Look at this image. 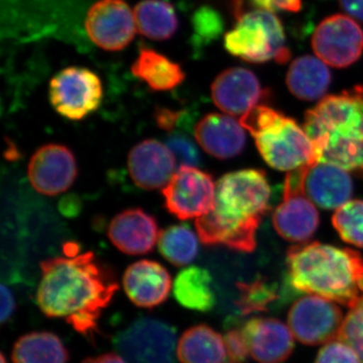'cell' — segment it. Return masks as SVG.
I'll return each instance as SVG.
<instances>
[{"label":"cell","instance_id":"obj_1","mask_svg":"<svg viewBox=\"0 0 363 363\" xmlns=\"http://www.w3.org/2000/svg\"><path fill=\"white\" fill-rule=\"evenodd\" d=\"M40 269L37 301L42 312L65 319L85 337H94L102 311L119 289L111 272L94 253H78L73 243L65 245L64 257L40 262Z\"/></svg>","mask_w":363,"mask_h":363},{"label":"cell","instance_id":"obj_2","mask_svg":"<svg viewBox=\"0 0 363 363\" xmlns=\"http://www.w3.org/2000/svg\"><path fill=\"white\" fill-rule=\"evenodd\" d=\"M269 199L271 187L264 171L240 169L221 177L216 184L214 209L196 219L200 240L206 245L253 252Z\"/></svg>","mask_w":363,"mask_h":363},{"label":"cell","instance_id":"obj_3","mask_svg":"<svg viewBox=\"0 0 363 363\" xmlns=\"http://www.w3.org/2000/svg\"><path fill=\"white\" fill-rule=\"evenodd\" d=\"M289 283L301 293L352 307L363 296V257L350 248L300 243L286 253Z\"/></svg>","mask_w":363,"mask_h":363},{"label":"cell","instance_id":"obj_4","mask_svg":"<svg viewBox=\"0 0 363 363\" xmlns=\"http://www.w3.org/2000/svg\"><path fill=\"white\" fill-rule=\"evenodd\" d=\"M303 128L318 162L363 174V86L323 98L306 112Z\"/></svg>","mask_w":363,"mask_h":363},{"label":"cell","instance_id":"obj_5","mask_svg":"<svg viewBox=\"0 0 363 363\" xmlns=\"http://www.w3.org/2000/svg\"><path fill=\"white\" fill-rule=\"evenodd\" d=\"M250 131L257 150L272 168L294 171L316 164L314 143L296 121L260 104L240 118Z\"/></svg>","mask_w":363,"mask_h":363},{"label":"cell","instance_id":"obj_6","mask_svg":"<svg viewBox=\"0 0 363 363\" xmlns=\"http://www.w3.org/2000/svg\"><path fill=\"white\" fill-rule=\"evenodd\" d=\"M236 20L235 26L224 37V47L229 54L248 63L290 61L285 30L274 13L255 9L241 13Z\"/></svg>","mask_w":363,"mask_h":363},{"label":"cell","instance_id":"obj_7","mask_svg":"<svg viewBox=\"0 0 363 363\" xmlns=\"http://www.w3.org/2000/svg\"><path fill=\"white\" fill-rule=\"evenodd\" d=\"M49 97L60 116L70 121H82L99 108L104 99V86L89 69L67 67L52 78Z\"/></svg>","mask_w":363,"mask_h":363},{"label":"cell","instance_id":"obj_8","mask_svg":"<svg viewBox=\"0 0 363 363\" xmlns=\"http://www.w3.org/2000/svg\"><path fill=\"white\" fill-rule=\"evenodd\" d=\"M114 346L126 363H175L176 330L154 318H142L121 331Z\"/></svg>","mask_w":363,"mask_h":363},{"label":"cell","instance_id":"obj_9","mask_svg":"<svg viewBox=\"0 0 363 363\" xmlns=\"http://www.w3.org/2000/svg\"><path fill=\"white\" fill-rule=\"evenodd\" d=\"M308 167L289 172L284 186L283 202L272 216L277 233L290 242L305 243L319 226V213L305 191Z\"/></svg>","mask_w":363,"mask_h":363},{"label":"cell","instance_id":"obj_10","mask_svg":"<svg viewBox=\"0 0 363 363\" xmlns=\"http://www.w3.org/2000/svg\"><path fill=\"white\" fill-rule=\"evenodd\" d=\"M216 185L206 172L181 166L162 189L164 207L181 220L199 218L215 206Z\"/></svg>","mask_w":363,"mask_h":363},{"label":"cell","instance_id":"obj_11","mask_svg":"<svg viewBox=\"0 0 363 363\" xmlns=\"http://www.w3.org/2000/svg\"><path fill=\"white\" fill-rule=\"evenodd\" d=\"M313 51L318 58L334 68H347L363 54V28L344 14L324 18L312 37Z\"/></svg>","mask_w":363,"mask_h":363},{"label":"cell","instance_id":"obj_12","mask_svg":"<svg viewBox=\"0 0 363 363\" xmlns=\"http://www.w3.org/2000/svg\"><path fill=\"white\" fill-rule=\"evenodd\" d=\"M343 321L342 311L335 303L315 295L296 301L288 316L294 337L311 346L337 339Z\"/></svg>","mask_w":363,"mask_h":363},{"label":"cell","instance_id":"obj_13","mask_svg":"<svg viewBox=\"0 0 363 363\" xmlns=\"http://www.w3.org/2000/svg\"><path fill=\"white\" fill-rule=\"evenodd\" d=\"M135 13L124 0H99L88 11L85 30L100 49L117 52L125 49L135 35Z\"/></svg>","mask_w":363,"mask_h":363},{"label":"cell","instance_id":"obj_14","mask_svg":"<svg viewBox=\"0 0 363 363\" xmlns=\"http://www.w3.org/2000/svg\"><path fill=\"white\" fill-rule=\"evenodd\" d=\"M77 172L73 152L58 143L43 145L28 162V180L37 192L44 195L65 192L77 178Z\"/></svg>","mask_w":363,"mask_h":363},{"label":"cell","instance_id":"obj_15","mask_svg":"<svg viewBox=\"0 0 363 363\" xmlns=\"http://www.w3.org/2000/svg\"><path fill=\"white\" fill-rule=\"evenodd\" d=\"M211 95L220 111L240 118L271 96L252 71L240 67L219 74L212 83Z\"/></svg>","mask_w":363,"mask_h":363},{"label":"cell","instance_id":"obj_16","mask_svg":"<svg viewBox=\"0 0 363 363\" xmlns=\"http://www.w3.org/2000/svg\"><path fill=\"white\" fill-rule=\"evenodd\" d=\"M176 159L167 145L145 140L131 149L128 171L136 186L145 190L166 187L175 174Z\"/></svg>","mask_w":363,"mask_h":363},{"label":"cell","instance_id":"obj_17","mask_svg":"<svg viewBox=\"0 0 363 363\" xmlns=\"http://www.w3.org/2000/svg\"><path fill=\"white\" fill-rule=\"evenodd\" d=\"M252 357L259 363H283L292 355L290 328L274 318H252L241 328Z\"/></svg>","mask_w":363,"mask_h":363},{"label":"cell","instance_id":"obj_18","mask_svg":"<svg viewBox=\"0 0 363 363\" xmlns=\"http://www.w3.org/2000/svg\"><path fill=\"white\" fill-rule=\"evenodd\" d=\"M123 288L133 304L150 309L168 298L172 279L169 272L159 262L140 260L124 272Z\"/></svg>","mask_w":363,"mask_h":363},{"label":"cell","instance_id":"obj_19","mask_svg":"<svg viewBox=\"0 0 363 363\" xmlns=\"http://www.w3.org/2000/svg\"><path fill=\"white\" fill-rule=\"evenodd\" d=\"M108 236L121 252L131 255L152 252L159 240L156 219L140 208L121 212L109 224Z\"/></svg>","mask_w":363,"mask_h":363},{"label":"cell","instance_id":"obj_20","mask_svg":"<svg viewBox=\"0 0 363 363\" xmlns=\"http://www.w3.org/2000/svg\"><path fill=\"white\" fill-rule=\"evenodd\" d=\"M195 138L202 149L217 159L238 156L245 147V128L231 116L210 113L195 126Z\"/></svg>","mask_w":363,"mask_h":363},{"label":"cell","instance_id":"obj_21","mask_svg":"<svg viewBox=\"0 0 363 363\" xmlns=\"http://www.w3.org/2000/svg\"><path fill=\"white\" fill-rule=\"evenodd\" d=\"M305 191L320 208L338 209L352 196L353 183L346 169L328 162H316L308 167Z\"/></svg>","mask_w":363,"mask_h":363},{"label":"cell","instance_id":"obj_22","mask_svg":"<svg viewBox=\"0 0 363 363\" xmlns=\"http://www.w3.org/2000/svg\"><path fill=\"white\" fill-rule=\"evenodd\" d=\"M331 81V72L324 62L312 56L294 60L286 77V86L294 96L308 101L323 97Z\"/></svg>","mask_w":363,"mask_h":363},{"label":"cell","instance_id":"obj_23","mask_svg":"<svg viewBox=\"0 0 363 363\" xmlns=\"http://www.w3.org/2000/svg\"><path fill=\"white\" fill-rule=\"evenodd\" d=\"M177 357L181 363H223L227 357L225 344L211 327L196 325L182 334Z\"/></svg>","mask_w":363,"mask_h":363},{"label":"cell","instance_id":"obj_24","mask_svg":"<svg viewBox=\"0 0 363 363\" xmlns=\"http://www.w3.org/2000/svg\"><path fill=\"white\" fill-rule=\"evenodd\" d=\"M131 73L155 91L175 89L186 78L178 63L150 48L140 50L131 66Z\"/></svg>","mask_w":363,"mask_h":363},{"label":"cell","instance_id":"obj_25","mask_svg":"<svg viewBox=\"0 0 363 363\" xmlns=\"http://www.w3.org/2000/svg\"><path fill=\"white\" fill-rule=\"evenodd\" d=\"M173 291L176 300L187 309L208 312L216 304L211 276L202 267H189L179 272Z\"/></svg>","mask_w":363,"mask_h":363},{"label":"cell","instance_id":"obj_26","mask_svg":"<svg viewBox=\"0 0 363 363\" xmlns=\"http://www.w3.org/2000/svg\"><path fill=\"white\" fill-rule=\"evenodd\" d=\"M133 13L138 32L150 40L171 39L178 30V16L167 0H143Z\"/></svg>","mask_w":363,"mask_h":363},{"label":"cell","instance_id":"obj_27","mask_svg":"<svg viewBox=\"0 0 363 363\" xmlns=\"http://www.w3.org/2000/svg\"><path fill=\"white\" fill-rule=\"evenodd\" d=\"M68 350L61 339L50 332H32L13 346V363H67Z\"/></svg>","mask_w":363,"mask_h":363},{"label":"cell","instance_id":"obj_28","mask_svg":"<svg viewBox=\"0 0 363 363\" xmlns=\"http://www.w3.org/2000/svg\"><path fill=\"white\" fill-rule=\"evenodd\" d=\"M157 247L162 257L176 267L187 266L199 250L197 238L187 225H173L162 230Z\"/></svg>","mask_w":363,"mask_h":363},{"label":"cell","instance_id":"obj_29","mask_svg":"<svg viewBox=\"0 0 363 363\" xmlns=\"http://www.w3.org/2000/svg\"><path fill=\"white\" fill-rule=\"evenodd\" d=\"M238 298L235 302L241 314L267 312L269 306L278 298V290L274 283L257 278L248 283H238Z\"/></svg>","mask_w":363,"mask_h":363},{"label":"cell","instance_id":"obj_30","mask_svg":"<svg viewBox=\"0 0 363 363\" xmlns=\"http://www.w3.org/2000/svg\"><path fill=\"white\" fill-rule=\"evenodd\" d=\"M332 224L341 240L357 247H363V201L353 200L336 210Z\"/></svg>","mask_w":363,"mask_h":363},{"label":"cell","instance_id":"obj_31","mask_svg":"<svg viewBox=\"0 0 363 363\" xmlns=\"http://www.w3.org/2000/svg\"><path fill=\"white\" fill-rule=\"evenodd\" d=\"M194 40L200 45L210 44L220 37L224 30V21L216 9L202 6L193 14Z\"/></svg>","mask_w":363,"mask_h":363},{"label":"cell","instance_id":"obj_32","mask_svg":"<svg viewBox=\"0 0 363 363\" xmlns=\"http://www.w3.org/2000/svg\"><path fill=\"white\" fill-rule=\"evenodd\" d=\"M337 339L357 351L363 362V296L350 308Z\"/></svg>","mask_w":363,"mask_h":363},{"label":"cell","instance_id":"obj_33","mask_svg":"<svg viewBox=\"0 0 363 363\" xmlns=\"http://www.w3.org/2000/svg\"><path fill=\"white\" fill-rule=\"evenodd\" d=\"M166 145L173 152L180 167H196L200 164L199 150L188 136L174 133L167 140Z\"/></svg>","mask_w":363,"mask_h":363},{"label":"cell","instance_id":"obj_34","mask_svg":"<svg viewBox=\"0 0 363 363\" xmlns=\"http://www.w3.org/2000/svg\"><path fill=\"white\" fill-rule=\"evenodd\" d=\"M315 363H363L362 358L348 344L332 340L318 352Z\"/></svg>","mask_w":363,"mask_h":363},{"label":"cell","instance_id":"obj_35","mask_svg":"<svg viewBox=\"0 0 363 363\" xmlns=\"http://www.w3.org/2000/svg\"><path fill=\"white\" fill-rule=\"evenodd\" d=\"M227 357L233 362H240L247 359L250 350L242 331L238 329L227 331L223 337Z\"/></svg>","mask_w":363,"mask_h":363},{"label":"cell","instance_id":"obj_36","mask_svg":"<svg viewBox=\"0 0 363 363\" xmlns=\"http://www.w3.org/2000/svg\"><path fill=\"white\" fill-rule=\"evenodd\" d=\"M255 9L269 13H298L302 9V0H248Z\"/></svg>","mask_w":363,"mask_h":363},{"label":"cell","instance_id":"obj_37","mask_svg":"<svg viewBox=\"0 0 363 363\" xmlns=\"http://www.w3.org/2000/svg\"><path fill=\"white\" fill-rule=\"evenodd\" d=\"M183 114L182 111H174L172 109L164 108V107H157L154 116L157 126L161 130L172 133L178 125Z\"/></svg>","mask_w":363,"mask_h":363},{"label":"cell","instance_id":"obj_38","mask_svg":"<svg viewBox=\"0 0 363 363\" xmlns=\"http://www.w3.org/2000/svg\"><path fill=\"white\" fill-rule=\"evenodd\" d=\"M1 323L4 324L16 310V300L11 291L6 285L1 286Z\"/></svg>","mask_w":363,"mask_h":363},{"label":"cell","instance_id":"obj_39","mask_svg":"<svg viewBox=\"0 0 363 363\" xmlns=\"http://www.w3.org/2000/svg\"><path fill=\"white\" fill-rule=\"evenodd\" d=\"M339 4L346 13L363 21V0H339Z\"/></svg>","mask_w":363,"mask_h":363},{"label":"cell","instance_id":"obj_40","mask_svg":"<svg viewBox=\"0 0 363 363\" xmlns=\"http://www.w3.org/2000/svg\"><path fill=\"white\" fill-rule=\"evenodd\" d=\"M82 363H126L123 357L116 353H106L98 357H88Z\"/></svg>","mask_w":363,"mask_h":363}]
</instances>
